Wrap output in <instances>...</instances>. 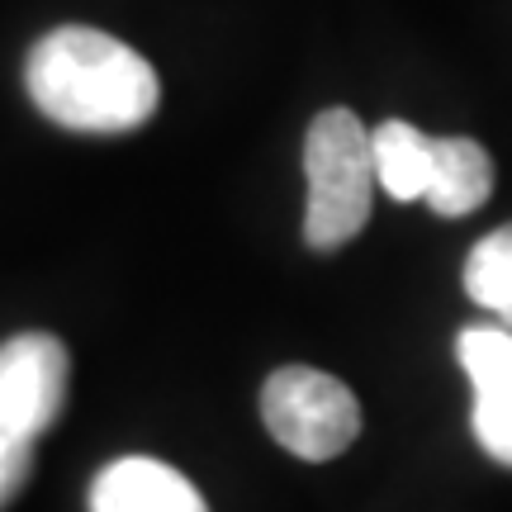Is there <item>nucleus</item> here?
Masks as SVG:
<instances>
[{"label":"nucleus","instance_id":"obj_1","mask_svg":"<svg viewBox=\"0 0 512 512\" xmlns=\"http://www.w3.org/2000/svg\"><path fill=\"white\" fill-rule=\"evenodd\" d=\"M24 86L53 124L76 133H128L157 114L162 86L138 48L105 29L67 24L34 43Z\"/></svg>","mask_w":512,"mask_h":512},{"label":"nucleus","instance_id":"obj_2","mask_svg":"<svg viewBox=\"0 0 512 512\" xmlns=\"http://www.w3.org/2000/svg\"><path fill=\"white\" fill-rule=\"evenodd\" d=\"M72 356L53 332H19L0 342V512L34 470V441L62 418Z\"/></svg>","mask_w":512,"mask_h":512},{"label":"nucleus","instance_id":"obj_3","mask_svg":"<svg viewBox=\"0 0 512 512\" xmlns=\"http://www.w3.org/2000/svg\"><path fill=\"white\" fill-rule=\"evenodd\" d=\"M304 176H309V209L304 238L318 252L351 242L370 219L375 200V152L366 124L351 110L332 105L309 124L304 138Z\"/></svg>","mask_w":512,"mask_h":512},{"label":"nucleus","instance_id":"obj_4","mask_svg":"<svg viewBox=\"0 0 512 512\" xmlns=\"http://www.w3.org/2000/svg\"><path fill=\"white\" fill-rule=\"evenodd\" d=\"M261 418L290 456L332 460L361 432V403L328 370L285 366L261 389Z\"/></svg>","mask_w":512,"mask_h":512},{"label":"nucleus","instance_id":"obj_5","mask_svg":"<svg viewBox=\"0 0 512 512\" xmlns=\"http://www.w3.org/2000/svg\"><path fill=\"white\" fill-rule=\"evenodd\" d=\"M91 512H209L200 489L166 460L124 456L91 484Z\"/></svg>","mask_w":512,"mask_h":512},{"label":"nucleus","instance_id":"obj_6","mask_svg":"<svg viewBox=\"0 0 512 512\" xmlns=\"http://www.w3.org/2000/svg\"><path fill=\"white\" fill-rule=\"evenodd\" d=\"M370 152H375V185L389 200H427L432 171H437V138H427L418 124L389 119L370 133Z\"/></svg>","mask_w":512,"mask_h":512},{"label":"nucleus","instance_id":"obj_7","mask_svg":"<svg viewBox=\"0 0 512 512\" xmlns=\"http://www.w3.org/2000/svg\"><path fill=\"white\" fill-rule=\"evenodd\" d=\"M494 195V162L475 138H437V171L427 209L441 219H465Z\"/></svg>","mask_w":512,"mask_h":512},{"label":"nucleus","instance_id":"obj_8","mask_svg":"<svg viewBox=\"0 0 512 512\" xmlns=\"http://www.w3.org/2000/svg\"><path fill=\"white\" fill-rule=\"evenodd\" d=\"M465 294L479 309L498 313L503 328H512V223L475 242V252L465 261Z\"/></svg>","mask_w":512,"mask_h":512},{"label":"nucleus","instance_id":"obj_9","mask_svg":"<svg viewBox=\"0 0 512 512\" xmlns=\"http://www.w3.org/2000/svg\"><path fill=\"white\" fill-rule=\"evenodd\" d=\"M460 370L470 375L475 394L512 389V328H465L456 342Z\"/></svg>","mask_w":512,"mask_h":512},{"label":"nucleus","instance_id":"obj_10","mask_svg":"<svg viewBox=\"0 0 512 512\" xmlns=\"http://www.w3.org/2000/svg\"><path fill=\"white\" fill-rule=\"evenodd\" d=\"M470 427H475L479 446L498 465H512V389H503V394H475Z\"/></svg>","mask_w":512,"mask_h":512}]
</instances>
